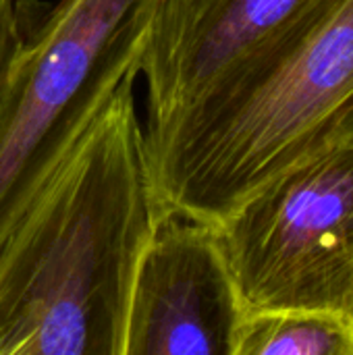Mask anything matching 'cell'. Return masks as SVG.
I'll list each match as a JSON object with an SVG mask.
<instances>
[{"label":"cell","instance_id":"cell-8","mask_svg":"<svg viewBox=\"0 0 353 355\" xmlns=\"http://www.w3.org/2000/svg\"><path fill=\"white\" fill-rule=\"evenodd\" d=\"M29 29L25 27L23 2L0 0V125L17 89V75Z\"/></svg>","mask_w":353,"mask_h":355},{"label":"cell","instance_id":"cell-4","mask_svg":"<svg viewBox=\"0 0 353 355\" xmlns=\"http://www.w3.org/2000/svg\"><path fill=\"white\" fill-rule=\"evenodd\" d=\"M216 229L248 314L353 324V144L281 173Z\"/></svg>","mask_w":353,"mask_h":355},{"label":"cell","instance_id":"cell-2","mask_svg":"<svg viewBox=\"0 0 353 355\" xmlns=\"http://www.w3.org/2000/svg\"><path fill=\"white\" fill-rule=\"evenodd\" d=\"M146 139L166 212L208 225L291 166L353 144V0H318Z\"/></svg>","mask_w":353,"mask_h":355},{"label":"cell","instance_id":"cell-7","mask_svg":"<svg viewBox=\"0 0 353 355\" xmlns=\"http://www.w3.org/2000/svg\"><path fill=\"white\" fill-rule=\"evenodd\" d=\"M235 355H353V324L316 312L248 314Z\"/></svg>","mask_w":353,"mask_h":355},{"label":"cell","instance_id":"cell-3","mask_svg":"<svg viewBox=\"0 0 353 355\" xmlns=\"http://www.w3.org/2000/svg\"><path fill=\"white\" fill-rule=\"evenodd\" d=\"M158 0H60L29 31L0 125V248L108 98L141 75Z\"/></svg>","mask_w":353,"mask_h":355},{"label":"cell","instance_id":"cell-1","mask_svg":"<svg viewBox=\"0 0 353 355\" xmlns=\"http://www.w3.org/2000/svg\"><path fill=\"white\" fill-rule=\"evenodd\" d=\"M125 79L0 248V355H127L141 260L166 212Z\"/></svg>","mask_w":353,"mask_h":355},{"label":"cell","instance_id":"cell-5","mask_svg":"<svg viewBox=\"0 0 353 355\" xmlns=\"http://www.w3.org/2000/svg\"><path fill=\"white\" fill-rule=\"evenodd\" d=\"M246 318L216 225L164 218L135 279L127 355H235Z\"/></svg>","mask_w":353,"mask_h":355},{"label":"cell","instance_id":"cell-6","mask_svg":"<svg viewBox=\"0 0 353 355\" xmlns=\"http://www.w3.org/2000/svg\"><path fill=\"white\" fill-rule=\"evenodd\" d=\"M318 0H158L141 62L146 131L214 92Z\"/></svg>","mask_w":353,"mask_h":355}]
</instances>
